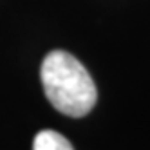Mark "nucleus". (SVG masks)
<instances>
[{
	"mask_svg": "<svg viewBox=\"0 0 150 150\" xmlns=\"http://www.w3.org/2000/svg\"><path fill=\"white\" fill-rule=\"evenodd\" d=\"M33 150H74L69 139L54 130H42L36 134Z\"/></svg>",
	"mask_w": 150,
	"mask_h": 150,
	"instance_id": "nucleus-2",
	"label": "nucleus"
},
{
	"mask_svg": "<svg viewBox=\"0 0 150 150\" xmlns=\"http://www.w3.org/2000/svg\"><path fill=\"white\" fill-rule=\"evenodd\" d=\"M42 85L56 110L71 117L87 116L98 100L89 71L72 54L52 51L42 63Z\"/></svg>",
	"mask_w": 150,
	"mask_h": 150,
	"instance_id": "nucleus-1",
	"label": "nucleus"
}]
</instances>
